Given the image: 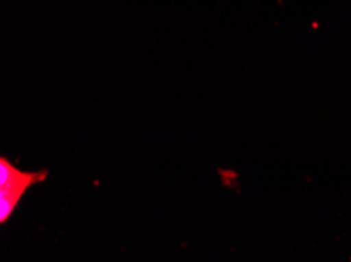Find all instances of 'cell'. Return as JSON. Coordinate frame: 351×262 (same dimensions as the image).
<instances>
[{"instance_id":"cell-1","label":"cell","mask_w":351,"mask_h":262,"mask_svg":"<svg viewBox=\"0 0 351 262\" xmlns=\"http://www.w3.org/2000/svg\"><path fill=\"white\" fill-rule=\"evenodd\" d=\"M47 178L46 171L25 173L10 163L7 159H0V223H5L13 215L21 198L29 187Z\"/></svg>"}]
</instances>
